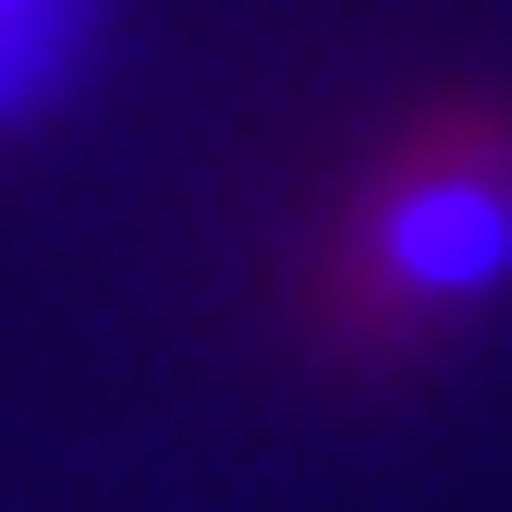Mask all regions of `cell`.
Instances as JSON below:
<instances>
[{
    "label": "cell",
    "mask_w": 512,
    "mask_h": 512,
    "mask_svg": "<svg viewBox=\"0 0 512 512\" xmlns=\"http://www.w3.org/2000/svg\"><path fill=\"white\" fill-rule=\"evenodd\" d=\"M512 281V110L452 98L354 183L330 232V317L366 354H415L464 330Z\"/></svg>",
    "instance_id": "1"
},
{
    "label": "cell",
    "mask_w": 512,
    "mask_h": 512,
    "mask_svg": "<svg viewBox=\"0 0 512 512\" xmlns=\"http://www.w3.org/2000/svg\"><path fill=\"white\" fill-rule=\"evenodd\" d=\"M74 25H86V0H0V110H13V98H37V86L61 74Z\"/></svg>",
    "instance_id": "2"
}]
</instances>
